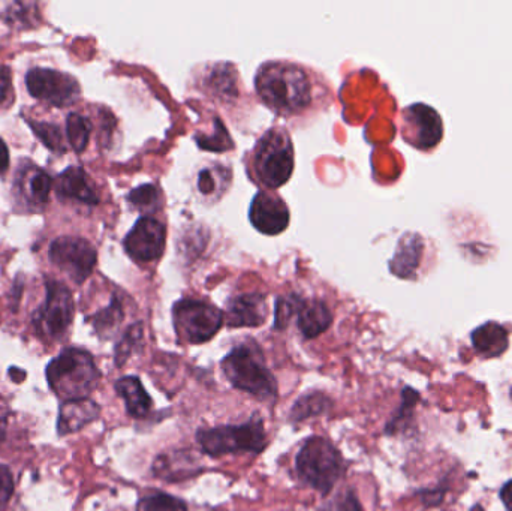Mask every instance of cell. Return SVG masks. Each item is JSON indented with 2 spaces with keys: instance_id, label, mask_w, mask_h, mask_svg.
Instances as JSON below:
<instances>
[{
  "instance_id": "4316f807",
  "label": "cell",
  "mask_w": 512,
  "mask_h": 511,
  "mask_svg": "<svg viewBox=\"0 0 512 511\" xmlns=\"http://www.w3.org/2000/svg\"><path fill=\"white\" fill-rule=\"evenodd\" d=\"M141 341H143V326H141V324H134V326L129 327V329L126 330L122 341H120L116 347L117 368H122V366L128 362L129 357H131L132 353L137 350Z\"/></svg>"
},
{
  "instance_id": "603a6c76",
  "label": "cell",
  "mask_w": 512,
  "mask_h": 511,
  "mask_svg": "<svg viewBox=\"0 0 512 511\" xmlns=\"http://www.w3.org/2000/svg\"><path fill=\"white\" fill-rule=\"evenodd\" d=\"M92 132V123L89 119L78 113H71L66 120V135H68L69 144L72 150L77 153L84 152L90 140Z\"/></svg>"
},
{
  "instance_id": "7402d4cb",
  "label": "cell",
  "mask_w": 512,
  "mask_h": 511,
  "mask_svg": "<svg viewBox=\"0 0 512 511\" xmlns=\"http://www.w3.org/2000/svg\"><path fill=\"white\" fill-rule=\"evenodd\" d=\"M231 173L227 167L215 165L207 167L198 176V191L206 197L224 194L225 189L230 186Z\"/></svg>"
},
{
  "instance_id": "f546056e",
  "label": "cell",
  "mask_w": 512,
  "mask_h": 511,
  "mask_svg": "<svg viewBox=\"0 0 512 511\" xmlns=\"http://www.w3.org/2000/svg\"><path fill=\"white\" fill-rule=\"evenodd\" d=\"M129 201L140 210L158 209L159 191L153 185H143L129 194Z\"/></svg>"
},
{
  "instance_id": "7a4b0ae2",
  "label": "cell",
  "mask_w": 512,
  "mask_h": 511,
  "mask_svg": "<svg viewBox=\"0 0 512 511\" xmlns=\"http://www.w3.org/2000/svg\"><path fill=\"white\" fill-rule=\"evenodd\" d=\"M222 372L237 390L261 401L277 398V381L265 365L264 354L254 341L236 345L221 362Z\"/></svg>"
},
{
  "instance_id": "ac0fdd59",
  "label": "cell",
  "mask_w": 512,
  "mask_h": 511,
  "mask_svg": "<svg viewBox=\"0 0 512 511\" xmlns=\"http://www.w3.org/2000/svg\"><path fill=\"white\" fill-rule=\"evenodd\" d=\"M101 408L92 399H72L65 401L60 407L59 434L68 435L80 431L84 426L98 419Z\"/></svg>"
},
{
  "instance_id": "2e32d148",
  "label": "cell",
  "mask_w": 512,
  "mask_h": 511,
  "mask_svg": "<svg viewBox=\"0 0 512 511\" xmlns=\"http://www.w3.org/2000/svg\"><path fill=\"white\" fill-rule=\"evenodd\" d=\"M56 192L59 197L77 200L87 206H96L99 195L95 186L90 182L86 171L80 167H69L57 177Z\"/></svg>"
},
{
  "instance_id": "8fae6325",
  "label": "cell",
  "mask_w": 512,
  "mask_h": 511,
  "mask_svg": "<svg viewBox=\"0 0 512 511\" xmlns=\"http://www.w3.org/2000/svg\"><path fill=\"white\" fill-rule=\"evenodd\" d=\"M403 137L411 146L426 150L441 141L444 123L430 105L412 104L403 111Z\"/></svg>"
},
{
  "instance_id": "30bf717a",
  "label": "cell",
  "mask_w": 512,
  "mask_h": 511,
  "mask_svg": "<svg viewBox=\"0 0 512 511\" xmlns=\"http://www.w3.org/2000/svg\"><path fill=\"white\" fill-rule=\"evenodd\" d=\"M26 87L33 98L53 107L65 108L80 98V84L72 75L54 69H30L26 75Z\"/></svg>"
},
{
  "instance_id": "4fadbf2b",
  "label": "cell",
  "mask_w": 512,
  "mask_h": 511,
  "mask_svg": "<svg viewBox=\"0 0 512 511\" xmlns=\"http://www.w3.org/2000/svg\"><path fill=\"white\" fill-rule=\"evenodd\" d=\"M249 219L259 233L276 236L289 224V210L285 201L268 191H259L252 200Z\"/></svg>"
},
{
  "instance_id": "ffe728a7",
  "label": "cell",
  "mask_w": 512,
  "mask_h": 511,
  "mask_svg": "<svg viewBox=\"0 0 512 511\" xmlns=\"http://www.w3.org/2000/svg\"><path fill=\"white\" fill-rule=\"evenodd\" d=\"M472 345L486 359L502 356L510 345L507 329L495 321L483 324L472 332Z\"/></svg>"
},
{
  "instance_id": "52a82bcc",
  "label": "cell",
  "mask_w": 512,
  "mask_h": 511,
  "mask_svg": "<svg viewBox=\"0 0 512 511\" xmlns=\"http://www.w3.org/2000/svg\"><path fill=\"white\" fill-rule=\"evenodd\" d=\"M173 323L182 344L201 345L215 338L224 326V312L213 303L182 299L173 306Z\"/></svg>"
},
{
  "instance_id": "8d00e7d4",
  "label": "cell",
  "mask_w": 512,
  "mask_h": 511,
  "mask_svg": "<svg viewBox=\"0 0 512 511\" xmlns=\"http://www.w3.org/2000/svg\"><path fill=\"white\" fill-rule=\"evenodd\" d=\"M6 434V416L5 414H0V443H2L3 438H5Z\"/></svg>"
},
{
  "instance_id": "8992f818",
  "label": "cell",
  "mask_w": 512,
  "mask_h": 511,
  "mask_svg": "<svg viewBox=\"0 0 512 511\" xmlns=\"http://www.w3.org/2000/svg\"><path fill=\"white\" fill-rule=\"evenodd\" d=\"M197 441L204 455L221 458L237 453L258 455L267 447L268 437L262 420L252 419L242 425L201 428L197 432Z\"/></svg>"
},
{
  "instance_id": "ba28073f",
  "label": "cell",
  "mask_w": 512,
  "mask_h": 511,
  "mask_svg": "<svg viewBox=\"0 0 512 511\" xmlns=\"http://www.w3.org/2000/svg\"><path fill=\"white\" fill-rule=\"evenodd\" d=\"M74 318V300L71 291L62 282L47 279V297L38 309L33 324L42 338L57 341L63 338Z\"/></svg>"
},
{
  "instance_id": "74e56055",
  "label": "cell",
  "mask_w": 512,
  "mask_h": 511,
  "mask_svg": "<svg viewBox=\"0 0 512 511\" xmlns=\"http://www.w3.org/2000/svg\"><path fill=\"white\" fill-rule=\"evenodd\" d=\"M511 399H512V390H511Z\"/></svg>"
},
{
  "instance_id": "9a60e30c",
  "label": "cell",
  "mask_w": 512,
  "mask_h": 511,
  "mask_svg": "<svg viewBox=\"0 0 512 511\" xmlns=\"http://www.w3.org/2000/svg\"><path fill=\"white\" fill-rule=\"evenodd\" d=\"M295 315L298 329L306 339L318 338L333 323V314L322 300H303L298 297Z\"/></svg>"
},
{
  "instance_id": "e0dca14e",
  "label": "cell",
  "mask_w": 512,
  "mask_h": 511,
  "mask_svg": "<svg viewBox=\"0 0 512 511\" xmlns=\"http://www.w3.org/2000/svg\"><path fill=\"white\" fill-rule=\"evenodd\" d=\"M17 192L29 206H45L53 189L50 174L38 167L24 168L18 171Z\"/></svg>"
},
{
  "instance_id": "9c48e42d",
  "label": "cell",
  "mask_w": 512,
  "mask_h": 511,
  "mask_svg": "<svg viewBox=\"0 0 512 511\" xmlns=\"http://www.w3.org/2000/svg\"><path fill=\"white\" fill-rule=\"evenodd\" d=\"M51 263L71 278L75 284H83L96 266L98 254L92 243L80 237H59L48 252Z\"/></svg>"
},
{
  "instance_id": "3957f363",
  "label": "cell",
  "mask_w": 512,
  "mask_h": 511,
  "mask_svg": "<svg viewBox=\"0 0 512 511\" xmlns=\"http://www.w3.org/2000/svg\"><path fill=\"white\" fill-rule=\"evenodd\" d=\"M298 479L327 497L345 471L342 453L324 437L307 438L295 458Z\"/></svg>"
},
{
  "instance_id": "5bb4252c",
  "label": "cell",
  "mask_w": 512,
  "mask_h": 511,
  "mask_svg": "<svg viewBox=\"0 0 512 511\" xmlns=\"http://www.w3.org/2000/svg\"><path fill=\"white\" fill-rule=\"evenodd\" d=\"M268 308L264 294L246 293L228 302L224 314L228 327H259L267 320Z\"/></svg>"
},
{
  "instance_id": "1f68e13d",
  "label": "cell",
  "mask_w": 512,
  "mask_h": 511,
  "mask_svg": "<svg viewBox=\"0 0 512 511\" xmlns=\"http://www.w3.org/2000/svg\"><path fill=\"white\" fill-rule=\"evenodd\" d=\"M297 296H291L289 299H279L276 303V321L274 327L276 329H285L288 326L289 320L295 314L297 308Z\"/></svg>"
},
{
  "instance_id": "44dd1931",
  "label": "cell",
  "mask_w": 512,
  "mask_h": 511,
  "mask_svg": "<svg viewBox=\"0 0 512 511\" xmlns=\"http://www.w3.org/2000/svg\"><path fill=\"white\" fill-rule=\"evenodd\" d=\"M333 407V402L328 398L325 393L322 392H310L307 395L301 396L297 399L294 407L291 408L289 413V422L298 423L304 422V420L312 419V417L322 416L327 414L328 411Z\"/></svg>"
},
{
  "instance_id": "7c38bea8",
  "label": "cell",
  "mask_w": 512,
  "mask_h": 511,
  "mask_svg": "<svg viewBox=\"0 0 512 511\" xmlns=\"http://www.w3.org/2000/svg\"><path fill=\"white\" fill-rule=\"evenodd\" d=\"M165 242V225L152 216H143L129 231L123 246L126 254L137 263H152L164 254Z\"/></svg>"
},
{
  "instance_id": "836d02e7",
  "label": "cell",
  "mask_w": 512,
  "mask_h": 511,
  "mask_svg": "<svg viewBox=\"0 0 512 511\" xmlns=\"http://www.w3.org/2000/svg\"><path fill=\"white\" fill-rule=\"evenodd\" d=\"M12 102L11 75L6 68L0 69V107Z\"/></svg>"
},
{
  "instance_id": "cb8c5ba5",
  "label": "cell",
  "mask_w": 512,
  "mask_h": 511,
  "mask_svg": "<svg viewBox=\"0 0 512 511\" xmlns=\"http://www.w3.org/2000/svg\"><path fill=\"white\" fill-rule=\"evenodd\" d=\"M418 395L414 389H409L406 387L402 393V405H400L397 413L394 414L393 419L387 423V428H385V434L388 435H396L399 434L403 429L408 428L409 420H411L412 414H414L415 405H417Z\"/></svg>"
},
{
  "instance_id": "f1b7e54d",
  "label": "cell",
  "mask_w": 512,
  "mask_h": 511,
  "mask_svg": "<svg viewBox=\"0 0 512 511\" xmlns=\"http://www.w3.org/2000/svg\"><path fill=\"white\" fill-rule=\"evenodd\" d=\"M3 15H5L6 23H9V26H21L24 27L26 24H30L32 26L33 20L32 15L33 12H36L35 3H21L14 2L8 3L5 5V9H3Z\"/></svg>"
},
{
  "instance_id": "277c9868",
  "label": "cell",
  "mask_w": 512,
  "mask_h": 511,
  "mask_svg": "<svg viewBox=\"0 0 512 511\" xmlns=\"http://www.w3.org/2000/svg\"><path fill=\"white\" fill-rule=\"evenodd\" d=\"M101 372L95 360L80 348H66L47 368V380L65 401L84 399L98 386Z\"/></svg>"
},
{
  "instance_id": "4dcf8cb0",
  "label": "cell",
  "mask_w": 512,
  "mask_h": 511,
  "mask_svg": "<svg viewBox=\"0 0 512 511\" xmlns=\"http://www.w3.org/2000/svg\"><path fill=\"white\" fill-rule=\"evenodd\" d=\"M319 511H364L358 501L357 495L352 491L339 494L333 500L328 501Z\"/></svg>"
},
{
  "instance_id": "d590c367",
  "label": "cell",
  "mask_w": 512,
  "mask_h": 511,
  "mask_svg": "<svg viewBox=\"0 0 512 511\" xmlns=\"http://www.w3.org/2000/svg\"><path fill=\"white\" fill-rule=\"evenodd\" d=\"M9 168V150L5 141L0 138V173H5Z\"/></svg>"
},
{
  "instance_id": "484cf974",
  "label": "cell",
  "mask_w": 512,
  "mask_h": 511,
  "mask_svg": "<svg viewBox=\"0 0 512 511\" xmlns=\"http://www.w3.org/2000/svg\"><path fill=\"white\" fill-rule=\"evenodd\" d=\"M123 320V308L122 303L119 300L114 299L110 303L108 308L102 309L101 312L93 317V326H95L96 332L102 336H108L114 329H117Z\"/></svg>"
},
{
  "instance_id": "d6986e66",
  "label": "cell",
  "mask_w": 512,
  "mask_h": 511,
  "mask_svg": "<svg viewBox=\"0 0 512 511\" xmlns=\"http://www.w3.org/2000/svg\"><path fill=\"white\" fill-rule=\"evenodd\" d=\"M116 392L125 402L126 413L134 419H147L153 411V401L138 377H123L116 381Z\"/></svg>"
},
{
  "instance_id": "d4e9b609",
  "label": "cell",
  "mask_w": 512,
  "mask_h": 511,
  "mask_svg": "<svg viewBox=\"0 0 512 511\" xmlns=\"http://www.w3.org/2000/svg\"><path fill=\"white\" fill-rule=\"evenodd\" d=\"M137 511H188V504L173 495L158 492L141 498Z\"/></svg>"
},
{
  "instance_id": "d6a6232c",
  "label": "cell",
  "mask_w": 512,
  "mask_h": 511,
  "mask_svg": "<svg viewBox=\"0 0 512 511\" xmlns=\"http://www.w3.org/2000/svg\"><path fill=\"white\" fill-rule=\"evenodd\" d=\"M14 494V479L11 471L0 465V510L9 503Z\"/></svg>"
},
{
  "instance_id": "6da1fadb",
  "label": "cell",
  "mask_w": 512,
  "mask_h": 511,
  "mask_svg": "<svg viewBox=\"0 0 512 511\" xmlns=\"http://www.w3.org/2000/svg\"><path fill=\"white\" fill-rule=\"evenodd\" d=\"M256 92L274 113L292 116L309 107L312 83L301 66L276 60L259 68L255 78Z\"/></svg>"
},
{
  "instance_id": "e575fe53",
  "label": "cell",
  "mask_w": 512,
  "mask_h": 511,
  "mask_svg": "<svg viewBox=\"0 0 512 511\" xmlns=\"http://www.w3.org/2000/svg\"><path fill=\"white\" fill-rule=\"evenodd\" d=\"M501 500L504 503L505 509L512 511V480L505 483L501 489Z\"/></svg>"
},
{
  "instance_id": "5b68a950",
  "label": "cell",
  "mask_w": 512,
  "mask_h": 511,
  "mask_svg": "<svg viewBox=\"0 0 512 511\" xmlns=\"http://www.w3.org/2000/svg\"><path fill=\"white\" fill-rule=\"evenodd\" d=\"M255 182L267 189L285 185L294 171V146L288 132L273 128L265 132L251 153Z\"/></svg>"
},
{
  "instance_id": "83f0119b",
  "label": "cell",
  "mask_w": 512,
  "mask_h": 511,
  "mask_svg": "<svg viewBox=\"0 0 512 511\" xmlns=\"http://www.w3.org/2000/svg\"><path fill=\"white\" fill-rule=\"evenodd\" d=\"M29 125L32 126L33 131H35L36 137H38L48 149L53 150V152H65L66 147L63 146L59 126L51 125V123L32 122V120H29Z\"/></svg>"
}]
</instances>
